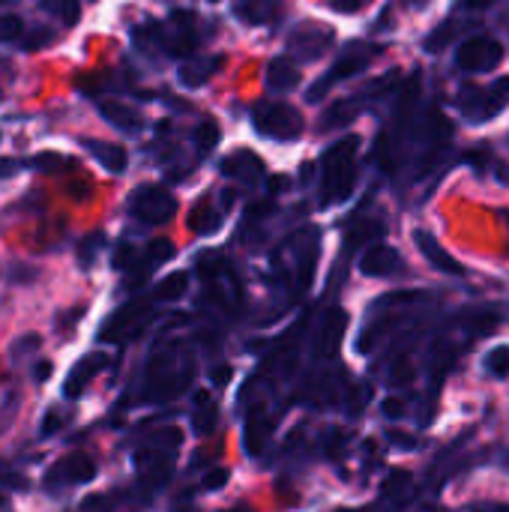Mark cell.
Listing matches in <instances>:
<instances>
[{"label": "cell", "mask_w": 509, "mask_h": 512, "mask_svg": "<svg viewBox=\"0 0 509 512\" xmlns=\"http://www.w3.org/2000/svg\"><path fill=\"white\" fill-rule=\"evenodd\" d=\"M357 147H360V138L348 135L342 138L339 144H333L324 159H321V204H339L345 201L351 192H354V183H357Z\"/></svg>", "instance_id": "6da1fadb"}, {"label": "cell", "mask_w": 509, "mask_h": 512, "mask_svg": "<svg viewBox=\"0 0 509 512\" xmlns=\"http://www.w3.org/2000/svg\"><path fill=\"white\" fill-rule=\"evenodd\" d=\"M509 105V78L495 81L492 87H465L459 108L468 123H489Z\"/></svg>", "instance_id": "7a4b0ae2"}, {"label": "cell", "mask_w": 509, "mask_h": 512, "mask_svg": "<svg viewBox=\"0 0 509 512\" xmlns=\"http://www.w3.org/2000/svg\"><path fill=\"white\" fill-rule=\"evenodd\" d=\"M378 54H381V45H366V42H351V45H345V51L339 54V60L333 63V69H330L318 84H312V87H309L306 99H309V102L321 99V96H324L336 81H345V78H351V75L363 72V69H366Z\"/></svg>", "instance_id": "3957f363"}, {"label": "cell", "mask_w": 509, "mask_h": 512, "mask_svg": "<svg viewBox=\"0 0 509 512\" xmlns=\"http://www.w3.org/2000/svg\"><path fill=\"white\" fill-rule=\"evenodd\" d=\"M186 384H189V366L180 369L174 351L162 348L150 360V369H147V396L153 402H165V399H174Z\"/></svg>", "instance_id": "277c9868"}, {"label": "cell", "mask_w": 509, "mask_h": 512, "mask_svg": "<svg viewBox=\"0 0 509 512\" xmlns=\"http://www.w3.org/2000/svg\"><path fill=\"white\" fill-rule=\"evenodd\" d=\"M255 129L273 141H294L303 135V114L294 108V105H285V102H267V105H258L255 108V117H252Z\"/></svg>", "instance_id": "5b68a950"}, {"label": "cell", "mask_w": 509, "mask_h": 512, "mask_svg": "<svg viewBox=\"0 0 509 512\" xmlns=\"http://www.w3.org/2000/svg\"><path fill=\"white\" fill-rule=\"evenodd\" d=\"M333 39H336V33H333L330 27L315 24V21H303L300 27L291 30V36H288V51H291L297 60L312 63V60H318V57H324V54L330 51Z\"/></svg>", "instance_id": "8992f818"}, {"label": "cell", "mask_w": 509, "mask_h": 512, "mask_svg": "<svg viewBox=\"0 0 509 512\" xmlns=\"http://www.w3.org/2000/svg\"><path fill=\"white\" fill-rule=\"evenodd\" d=\"M504 60V45L492 36H471L459 45L456 66L465 72H489Z\"/></svg>", "instance_id": "52a82bcc"}, {"label": "cell", "mask_w": 509, "mask_h": 512, "mask_svg": "<svg viewBox=\"0 0 509 512\" xmlns=\"http://www.w3.org/2000/svg\"><path fill=\"white\" fill-rule=\"evenodd\" d=\"M177 210V201L168 189L162 186H141L135 195H132V213L147 222V225H162L174 216Z\"/></svg>", "instance_id": "ba28073f"}, {"label": "cell", "mask_w": 509, "mask_h": 512, "mask_svg": "<svg viewBox=\"0 0 509 512\" xmlns=\"http://www.w3.org/2000/svg\"><path fill=\"white\" fill-rule=\"evenodd\" d=\"M345 330H348V312L333 306L321 315L318 321V330H315V357L318 360H333L342 348V339H345Z\"/></svg>", "instance_id": "9c48e42d"}, {"label": "cell", "mask_w": 509, "mask_h": 512, "mask_svg": "<svg viewBox=\"0 0 509 512\" xmlns=\"http://www.w3.org/2000/svg\"><path fill=\"white\" fill-rule=\"evenodd\" d=\"M162 45L171 57H189L198 45V30H195V15L189 12H174L168 30L162 33Z\"/></svg>", "instance_id": "30bf717a"}, {"label": "cell", "mask_w": 509, "mask_h": 512, "mask_svg": "<svg viewBox=\"0 0 509 512\" xmlns=\"http://www.w3.org/2000/svg\"><path fill=\"white\" fill-rule=\"evenodd\" d=\"M360 270H363L366 276H372V279L396 276V273L402 270V255H399L393 246L378 243V246H372V249H366V252H363V258H360Z\"/></svg>", "instance_id": "8fae6325"}, {"label": "cell", "mask_w": 509, "mask_h": 512, "mask_svg": "<svg viewBox=\"0 0 509 512\" xmlns=\"http://www.w3.org/2000/svg\"><path fill=\"white\" fill-rule=\"evenodd\" d=\"M414 243H417V249L423 252V258H426L438 273H447V276H462V273H465V267H462V264H459V261H456V258L429 234V231H423V228L414 231Z\"/></svg>", "instance_id": "7c38bea8"}, {"label": "cell", "mask_w": 509, "mask_h": 512, "mask_svg": "<svg viewBox=\"0 0 509 512\" xmlns=\"http://www.w3.org/2000/svg\"><path fill=\"white\" fill-rule=\"evenodd\" d=\"M147 321V306L144 303H129L123 306L120 312L111 315L108 327L102 330V339H126V336H135Z\"/></svg>", "instance_id": "4fadbf2b"}, {"label": "cell", "mask_w": 509, "mask_h": 512, "mask_svg": "<svg viewBox=\"0 0 509 512\" xmlns=\"http://www.w3.org/2000/svg\"><path fill=\"white\" fill-rule=\"evenodd\" d=\"M105 363H108V357H105V354H90V357L78 360V363H75V369L69 372L66 384H63V393H66L69 399H78V396L90 387V381L102 372V366H105Z\"/></svg>", "instance_id": "5bb4252c"}, {"label": "cell", "mask_w": 509, "mask_h": 512, "mask_svg": "<svg viewBox=\"0 0 509 512\" xmlns=\"http://www.w3.org/2000/svg\"><path fill=\"white\" fill-rule=\"evenodd\" d=\"M84 144V150L105 168V171H111V174H123L126 171V165H129V153L120 147V144H111V141H96V138H84L81 141Z\"/></svg>", "instance_id": "9a60e30c"}, {"label": "cell", "mask_w": 509, "mask_h": 512, "mask_svg": "<svg viewBox=\"0 0 509 512\" xmlns=\"http://www.w3.org/2000/svg\"><path fill=\"white\" fill-rule=\"evenodd\" d=\"M96 477V462L90 459V456H84V453H72V456H66L57 468H54V474H51V483H57V480H63V483H90Z\"/></svg>", "instance_id": "2e32d148"}, {"label": "cell", "mask_w": 509, "mask_h": 512, "mask_svg": "<svg viewBox=\"0 0 509 512\" xmlns=\"http://www.w3.org/2000/svg\"><path fill=\"white\" fill-rule=\"evenodd\" d=\"M222 171L234 180H243V183H255L264 177V162L252 153V150H237L231 153L225 162H222Z\"/></svg>", "instance_id": "e0dca14e"}, {"label": "cell", "mask_w": 509, "mask_h": 512, "mask_svg": "<svg viewBox=\"0 0 509 512\" xmlns=\"http://www.w3.org/2000/svg\"><path fill=\"white\" fill-rule=\"evenodd\" d=\"M300 84V69L291 57H276L270 60L267 66V87L276 90V93H285V90H294Z\"/></svg>", "instance_id": "ac0fdd59"}, {"label": "cell", "mask_w": 509, "mask_h": 512, "mask_svg": "<svg viewBox=\"0 0 509 512\" xmlns=\"http://www.w3.org/2000/svg\"><path fill=\"white\" fill-rule=\"evenodd\" d=\"M267 438H270V423H267V417L258 408H252L249 417H246V429H243L246 453L249 456H261L264 447H267Z\"/></svg>", "instance_id": "d6986e66"}, {"label": "cell", "mask_w": 509, "mask_h": 512, "mask_svg": "<svg viewBox=\"0 0 509 512\" xmlns=\"http://www.w3.org/2000/svg\"><path fill=\"white\" fill-rule=\"evenodd\" d=\"M222 66V57H198V60H189L183 69H180V84L183 87H201L207 84Z\"/></svg>", "instance_id": "ffe728a7"}, {"label": "cell", "mask_w": 509, "mask_h": 512, "mask_svg": "<svg viewBox=\"0 0 509 512\" xmlns=\"http://www.w3.org/2000/svg\"><path fill=\"white\" fill-rule=\"evenodd\" d=\"M102 117L111 123V126H117V129H123V132H138L141 129V117H138V111H132L129 105H120V102H102Z\"/></svg>", "instance_id": "44dd1931"}, {"label": "cell", "mask_w": 509, "mask_h": 512, "mask_svg": "<svg viewBox=\"0 0 509 512\" xmlns=\"http://www.w3.org/2000/svg\"><path fill=\"white\" fill-rule=\"evenodd\" d=\"M219 225H222V210H216L207 198L198 201L189 216V228L195 234H213V231H219Z\"/></svg>", "instance_id": "7402d4cb"}, {"label": "cell", "mask_w": 509, "mask_h": 512, "mask_svg": "<svg viewBox=\"0 0 509 512\" xmlns=\"http://www.w3.org/2000/svg\"><path fill=\"white\" fill-rule=\"evenodd\" d=\"M219 423V408L213 405V399L207 393L195 396V417H192V429L198 435H210Z\"/></svg>", "instance_id": "603a6c76"}, {"label": "cell", "mask_w": 509, "mask_h": 512, "mask_svg": "<svg viewBox=\"0 0 509 512\" xmlns=\"http://www.w3.org/2000/svg\"><path fill=\"white\" fill-rule=\"evenodd\" d=\"M411 489H414V480L408 471H390L384 480V498L399 504V507L411 501Z\"/></svg>", "instance_id": "cb8c5ba5"}, {"label": "cell", "mask_w": 509, "mask_h": 512, "mask_svg": "<svg viewBox=\"0 0 509 512\" xmlns=\"http://www.w3.org/2000/svg\"><path fill=\"white\" fill-rule=\"evenodd\" d=\"M360 105H363V99H360V96H357V99H348V102H339V105H333V108L324 114V120H321V129H336V126H345V123L357 120V114H360Z\"/></svg>", "instance_id": "d4e9b609"}, {"label": "cell", "mask_w": 509, "mask_h": 512, "mask_svg": "<svg viewBox=\"0 0 509 512\" xmlns=\"http://www.w3.org/2000/svg\"><path fill=\"white\" fill-rule=\"evenodd\" d=\"M42 9L48 15H54L57 21H63L66 27L78 24V18H81V3L78 0H42Z\"/></svg>", "instance_id": "484cf974"}, {"label": "cell", "mask_w": 509, "mask_h": 512, "mask_svg": "<svg viewBox=\"0 0 509 512\" xmlns=\"http://www.w3.org/2000/svg\"><path fill=\"white\" fill-rule=\"evenodd\" d=\"M483 369L495 378V381H507L509 378V345H495L486 357H483Z\"/></svg>", "instance_id": "4316f807"}, {"label": "cell", "mask_w": 509, "mask_h": 512, "mask_svg": "<svg viewBox=\"0 0 509 512\" xmlns=\"http://www.w3.org/2000/svg\"><path fill=\"white\" fill-rule=\"evenodd\" d=\"M186 288H189V276H186V273H171V276H165V279L159 282L156 300H162V303L180 300V297L186 294Z\"/></svg>", "instance_id": "83f0119b"}, {"label": "cell", "mask_w": 509, "mask_h": 512, "mask_svg": "<svg viewBox=\"0 0 509 512\" xmlns=\"http://www.w3.org/2000/svg\"><path fill=\"white\" fill-rule=\"evenodd\" d=\"M219 138H222V132H219V126H216L213 120H201V123L195 126V147H198L201 156L213 153V147L219 144Z\"/></svg>", "instance_id": "f1b7e54d"}, {"label": "cell", "mask_w": 509, "mask_h": 512, "mask_svg": "<svg viewBox=\"0 0 509 512\" xmlns=\"http://www.w3.org/2000/svg\"><path fill=\"white\" fill-rule=\"evenodd\" d=\"M411 378H414L411 360H408V357H396V360L390 363V369H387V381H390L393 387H405V384H411Z\"/></svg>", "instance_id": "f546056e"}, {"label": "cell", "mask_w": 509, "mask_h": 512, "mask_svg": "<svg viewBox=\"0 0 509 512\" xmlns=\"http://www.w3.org/2000/svg\"><path fill=\"white\" fill-rule=\"evenodd\" d=\"M237 15L246 18L249 24H261L270 15V0H246L237 6Z\"/></svg>", "instance_id": "4dcf8cb0"}, {"label": "cell", "mask_w": 509, "mask_h": 512, "mask_svg": "<svg viewBox=\"0 0 509 512\" xmlns=\"http://www.w3.org/2000/svg\"><path fill=\"white\" fill-rule=\"evenodd\" d=\"M465 327L474 330V333H492L498 327V315L495 312H468L465 315Z\"/></svg>", "instance_id": "1f68e13d"}, {"label": "cell", "mask_w": 509, "mask_h": 512, "mask_svg": "<svg viewBox=\"0 0 509 512\" xmlns=\"http://www.w3.org/2000/svg\"><path fill=\"white\" fill-rule=\"evenodd\" d=\"M174 255V243L171 240H153L147 249V267H156L162 261H168Z\"/></svg>", "instance_id": "d6a6232c"}, {"label": "cell", "mask_w": 509, "mask_h": 512, "mask_svg": "<svg viewBox=\"0 0 509 512\" xmlns=\"http://www.w3.org/2000/svg\"><path fill=\"white\" fill-rule=\"evenodd\" d=\"M369 399H372V387H369V384L354 387V390H351V396H348V414H351V417H357V414L369 405Z\"/></svg>", "instance_id": "836d02e7"}, {"label": "cell", "mask_w": 509, "mask_h": 512, "mask_svg": "<svg viewBox=\"0 0 509 512\" xmlns=\"http://www.w3.org/2000/svg\"><path fill=\"white\" fill-rule=\"evenodd\" d=\"M453 36H456V24H453V21H447L441 30H435V33L426 39V48H429V51H441V48H447V45H450V39H453Z\"/></svg>", "instance_id": "e575fe53"}, {"label": "cell", "mask_w": 509, "mask_h": 512, "mask_svg": "<svg viewBox=\"0 0 509 512\" xmlns=\"http://www.w3.org/2000/svg\"><path fill=\"white\" fill-rule=\"evenodd\" d=\"M21 30H24V24H21L18 15L0 18V39H15V36H21Z\"/></svg>", "instance_id": "d590c367"}, {"label": "cell", "mask_w": 509, "mask_h": 512, "mask_svg": "<svg viewBox=\"0 0 509 512\" xmlns=\"http://www.w3.org/2000/svg\"><path fill=\"white\" fill-rule=\"evenodd\" d=\"M228 477H231V474H228V468H213V471L204 477V483H201V486H204L207 492H216V489H222V486L228 483Z\"/></svg>", "instance_id": "8d00e7d4"}, {"label": "cell", "mask_w": 509, "mask_h": 512, "mask_svg": "<svg viewBox=\"0 0 509 512\" xmlns=\"http://www.w3.org/2000/svg\"><path fill=\"white\" fill-rule=\"evenodd\" d=\"M60 429H63V417H60L57 411H48L45 420H42V426H39V435H42V438H51V435L60 432Z\"/></svg>", "instance_id": "74e56055"}, {"label": "cell", "mask_w": 509, "mask_h": 512, "mask_svg": "<svg viewBox=\"0 0 509 512\" xmlns=\"http://www.w3.org/2000/svg\"><path fill=\"white\" fill-rule=\"evenodd\" d=\"M369 0H327V6L333 12H342V15H351V12H360Z\"/></svg>", "instance_id": "f35d334b"}, {"label": "cell", "mask_w": 509, "mask_h": 512, "mask_svg": "<svg viewBox=\"0 0 509 512\" xmlns=\"http://www.w3.org/2000/svg\"><path fill=\"white\" fill-rule=\"evenodd\" d=\"M219 267H222V258L219 255H204L201 258V264H198V270H201V276H216L219 273Z\"/></svg>", "instance_id": "ab89813d"}, {"label": "cell", "mask_w": 509, "mask_h": 512, "mask_svg": "<svg viewBox=\"0 0 509 512\" xmlns=\"http://www.w3.org/2000/svg\"><path fill=\"white\" fill-rule=\"evenodd\" d=\"M384 417H390V420L405 417V405H402L399 399H387V402H384Z\"/></svg>", "instance_id": "60d3db41"}, {"label": "cell", "mask_w": 509, "mask_h": 512, "mask_svg": "<svg viewBox=\"0 0 509 512\" xmlns=\"http://www.w3.org/2000/svg\"><path fill=\"white\" fill-rule=\"evenodd\" d=\"M396 447H402V450H408V447H414V438H408V435H402V432H390L387 435Z\"/></svg>", "instance_id": "b9f144b4"}, {"label": "cell", "mask_w": 509, "mask_h": 512, "mask_svg": "<svg viewBox=\"0 0 509 512\" xmlns=\"http://www.w3.org/2000/svg\"><path fill=\"white\" fill-rule=\"evenodd\" d=\"M228 381H231V366H216L213 384H228Z\"/></svg>", "instance_id": "7bdbcfd3"}, {"label": "cell", "mask_w": 509, "mask_h": 512, "mask_svg": "<svg viewBox=\"0 0 509 512\" xmlns=\"http://www.w3.org/2000/svg\"><path fill=\"white\" fill-rule=\"evenodd\" d=\"M489 3H492V0H462L459 6H462V9H486Z\"/></svg>", "instance_id": "ee69618b"}, {"label": "cell", "mask_w": 509, "mask_h": 512, "mask_svg": "<svg viewBox=\"0 0 509 512\" xmlns=\"http://www.w3.org/2000/svg\"><path fill=\"white\" fill-rule=\"evenodd\" d=\"M225 512H252L249 507H234V510H225Z\"/></svg>", "instance_id": "f6af8a7d"}, {"label": "cell", "mask_w": 509, "mask_h": 512, "mask_svg": "<svg viewBox=\"0 0 509 512\" xmlns=\"http://www.w3.org/2000/svg\"><path fill=\"white\" fill-rule=\"evenodd\" d=\"M414 3H417V6H423V3H426V0H414Z\"/></svg>", "instance_id": "bcb514c9"}, {"label": "cell", "mask_w": 509, "mask_h": 512, "mask_svg": "<svg viewBox=\"0 0 509 512\" xmlns=\"http://www.w3.org/2000/svg\"><path fill=\"white\" fill-rule=\"evenodd\" d=\"M507 225H509V213H507Z\"/></svg>", "instance_id": "7dc6e473"}]
</instances>
